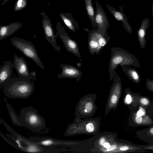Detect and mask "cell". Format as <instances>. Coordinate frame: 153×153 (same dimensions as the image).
Here are the masks:
<instances>
[{
  "mask_svg": "<svg viewBox=\"0 0 153 153\" xmlns=\"http://www.w3.org/2000/svg\"><path fill=\"white\" fill-rule=\"evenodd\" d=\"M109 36L103 35L98 31L97 27L89 30L87 38L88 49L93 55L99 54L110 40Z\"/></svg>",
  "mask_w": 153,
  "mask_h": 153,
  "instance_id": "9",
  "label": "cell"
},
{
  "mask_svg": "<svg viewBox=\"0 0 153 153\" xmlns=\"http://www.w3.org/2000/svg\"><path fill=\"white\" fill-rule=\"evenodd\" d=\"M149 25V19L146 18L142 21L141 25L137 31V38L140 47L142 49L145 47L146 45V32Z\"/></svg>",
  "mask_w": 153,
  "mask_h": 153,
  "instance_id": "20",
  "label": "cell"
},
{
  "mask_svg": "<svg viewBox=\"0 0 153 153\" xmlns=\"http://www.w3.org/2000/svg\"><path fill=\"white\" fill-rule=\"evenodd\" d=\"M97 95L89 94L82 97L75 107L74 121H79L81 118L91 117L95 113L97 105L95 101Z\"/></svg>",
  "mask_w": 153,
  "mask_h": 153,
  "instance_id": "6",
  "label": "cell"
},
{
  "mask_svg": "<svg viewBox=\"0 0 153 153\" xmlns=\"http://www.w3.org/2000/svg\"><path fill=\"white\" fill-rule=\"evenodd\" d=\"M22 26V23L13 22L7 25H0V41L12 35Z\"/></svg>",
  "mask_w": 153,
  "mask_h": 153,
  "instance_id": "18",
  "label": "cell"
},
{
  "mask_svg": "<svg viewBox=\"0 0 153 153\" xmlns=\"http://www.w3.org/2000/svg\"><path fill=\"white\" fill-rule=\"evenodd\" d=\"M59 15L64 24L71 30L75 32L79 30L78 24L71 13H60Z\"/></svg>",
  "mask_w": 153,
  "mask_h": 153,
  "instance_id": "21",
  "label": "cell"
},
{
  "mask_svg": "<svg viewBox=\"0 0 153 153\" xmlns=\"http://www.w3.org/2000/svg\"><path fill=\"white\" fill-rule=\"evenodd\" d=\"M140 103L143 105H147L149 103L148 99L145 98H142L140 99Z\"/></svg>",
  "mask_w": 153,
  "mask_h": 153,
  "instance_id": "28",
  "label": "cell"
},
{
  "mask_svg": "<svg viewBox=\"0 0 153 153\" xmlns=\"http://www.w3.org/2000/svg\"><path fill=\"white\" fill-rule=\"evenodd\" d=\"M95 141L92 150L97 152L111 153L119 152L121 144L115 140L116 134L112 133L101 134Z\"/></svg>",
  "mask_w": 153,
  "mask_h": 153,
  "instance_id": "7",
  "label": "cell"
},
{
  "mask_svg": "<svg viewBox=\"0 0 153 153\" xmlns=\"http://www.w3.org/2000/svg\"><path fill=\"white\" fill-rule=\"evenodd\" d=\"M12 45L21 51L25 56L32 60L42 70L44 65L41 62L36 50L30 41L17 37H13L10 39Z\"/></svg>",
  "mask_w": 153,
  "mask_h": 153,
  "instance_id": "8",
  "label": "cell"
},
{
  "mask_svg": "<svg viewBox=\"0 0 153 153\" xmlns=\"http://www.w3.org/2000/svg\"><path fill=\"white\" fill-rule=\"evenodd\" d=\"M85 8L87 14L91 22L93 28L97 27L95 21V12L92 0H84Z\"/></svg>",
  "mask_w": 153,
  "mask_h": 153,
  "instance_id": "23",
  "label": "cell"
},
{
  "mask_svg": "<svg viewBox=\"0 0 153 153\" xmlns=\"http://www.w3.org/2000/svg\"><path fill=\"white\" fill-rule=\"evenodd\" d=\"M29 140L39 145L45 146L68 147L74 143L70 141L57 140L49 137L27 138Z\"/></svg>",
  "mask_w": 153,
  "mask_h": 153,
  "instance_id": "15",
  "label": "cell"
},
{
  "mask_svg": "<svg viewBox=\"0 0 153 153\" xmlns=\"http://www.w3.org/2000/svg\"><path fill=\"white\" fill-rule=\"evenodd\" d=\"M13 64L10 61H4L0 68V86L5 85L10 79L13 73Z\"/></svg>",
  "mask_w": 153,
  "mask_h": 153,
  "instance_id": "17",
  "label": "cell"
},
{
  "mask_svg": "<svg viewBox=\"0 0 153 153\" xmlns=\"http://www.w3.org/2000/svg\"><path fill=\"white\" fill-rule=\"evenodd\" d=\"M62 70L57 77L61 78H73L76 79L78 82L81 79L82 75V71L77 68L68 64H62L60 65Z\"/></svg>",
  "mask_w": 153,
  "mask_h": 153,
  "instance_id": "16",
  "label": "cell"
},
{
  "mask_svg": "<svg viewBox=\"0 0 153 153\" xmlns=\"http://www.w3.org/2000/svg\"><path fill=\"white\" fill-rule=\"evenodd\" d=\"M64 27L61 23L57 22L56 25V35L60 39L68 51L80 59L81 56L77 43L69 36Z\"/></svg>",
  "mask_w": 153,
  "mask_h": 153,
  "instance_id": "11",
  "label": "cell"
},
{
  "mask_svg": "<svg viewBox=\"0 0 153 153\" xmlns=\"http://www.w3.org/2000/svg\"><path fill=\"white\" fill-rule=\"evenodd\" d=\"M152 14L153 16V4L152 7Z\"/></svg>",
  "mask_w": 153,
  "mask_h": 153,
  "instance_id": "32",
  "label": "cell"
},
{
  "mask_svg": "<svg viewBox=\"0 0 153 153\" xmlns=\"http://www.w3.org/2000/svg\"><path fill=\"white\" fill-rule=\"evenodd\" d=\"M106 7L109 12L117 20L122 22L124 29L128 32L131 34L132 28L128 21L127 18L125 14L121 11L117 10L108 4L107 5Z\"/></svg>",
  "mask_w": 153,
  "mask_h": 153,
  "instance_id": "19",
  "label": "cell"
},
{
  "mask_svg": "<svg viewBox=\"0 0 153 153\" xmlns=\"http://www.w3.org/2000/svg\"><path fill=\"white\" fill-rule=\"evenodd\" d=\"M110 50L111 55L108 68L110 81L115 78L117 74L115 69L119 65L140 68V65L137 58L125 49L115 47L111 48Z\"/></svg>",
  "mask_w": 153,
  "mask_h": 153,
  "instance_id": "1",
  "label": "cell"
},
{
  "mask_svg": "<svg viewBox=\"0 0 153 153\" xmlns=\"http://www.w3.org/2000/svg\"><path fill=\"white\" fill-rule=\"evenodd\" d=\"M13 68L16 70L20 78L30 80L35 79L36 72L34 71L30 72L28 65L22 56L18 57L16 54L13 56Z\"/></svg>",
  "mask_w": 153,
  "mask_h": 153,
  "instance_id": "12",
  "label": "cell"
},
{
  "mask_svg": "<svg viewBox=\"0 0 153 153\" xmlns=\"http://www.w3.org/2000/svg\"><path fill=\"white\" fill-rule=\"evenodd\" d=\"M146 86L149 90L153 92V79H148L146 81Z\"/></svg>",
  "mask_w": 153,
  "mask_h": 153,
  "instance_id": "26",
  "label": "cell"
},
{
  "mask_svg": "<svg viewBox=\"0 0 153 153\" xmlns=\"http://www.w3.org/2000/svg\"><path fill=\"white\" fill-rule=\"evenodd\" d=\"M20 117L24 126L33 131L39 132L45 126L43 118L36 109L31 106L23 108L21 111Z\"/></svg>",
  "mask_w": 153,
  "mask_h": 153,
  "instance_id": "5",
  "label": "cell"
},
{
  "mask_svg": "<svg viewBox=\"0 0 153 153\" xmlns=\"http://www.w3.org/2000/svg\"><path fill=\"white\" fill-rule=\"evenodd\" d=\"M96 10L95 21L98 28V31L103 35L109 36L107 31L109 27V24L107 16L104 10L100 4L97 0L95 1Z\"/></svg>",
  "mask_w": 153,
  "mask_h": 153,
  "instance_id": "14",
  "label": "cell"
},
{
  "mask_svg": "<svg viewBox=\"0 0 153 153\" xmlns=\"http://www.w3.org/2000/svg\"><path fill=\"white\" fill-rule=\"evenodd\" d=\"M100 126V119L90 118L74 121L69 125L64 134L66 136L79 134H89L97 135Z\"/></svg>",
  "mask_w": 153,
  "mask_h": 153,
  "instance_id": "4",
  "label": "cell"
},
{
  "mask_svg": "<svg viewBox=\"0 0 153 153\" xmlns=\"http://www.w3.org/2000/svg\"><path fill=\"white\" fill-rule=\"evenodd\" d=\"M34 89L33 82L19 77L10 79L4 85V92L9 98L25 99L33 94Z\"/></svg>",
  "mask_w": 153,
  "mask_h": 153,
  "instance_id": "2",
  "label": "cell"
},
{
  "mask_svg": "<svg viewBox=\"0 0 153 153\" xmlns=\"http://www.w3.org/2000/svg\"><path fill=\"white\" fill-rule=\"evenodd\" d=\"M145 114V112L144 110L142 108H141L137 112L136 115L142 116L144 115Z\"/></svg>",
  "mask_w": 153,
  "mask_h": 153,
  "instance_id": "29",
  "label": "cell"
},
{
  "mask_svg": "<svg viewBox=\"0 0 153 153\" xmlns=\"http://www.w3.org/2000/svg\"><path fill=\"white\" fill-rule=\"evenodd\" d=\"M9 0H0V1H2V2L1 4V5H4Z\"/></svg>",
  "mask_w": 153,
  "mask_h": 153,
  "instance_id": "30",
  "label": "cell"
},
{
  "mask_svg": "<svg viewBox=\"0 0 153 153\" xmlns=\"http://www.w3.org/2000/svg\"><path fill=\"white\" fill-rule=\"evenodd\" d=\"M5 128L13 135H6L14 142L13 146L22 151L32 153H55L56 148L54 146H42L28 140L12 128L3 120Z\"/></svg>",
  "mask_w": 153,
  "mask_h": 153,
  "instance_id": "3",
  "label": "cell"
},
{
  "mask_svg": "<svg viewBox=\"0 0 153 153\" xmlns=\"http://www.w3.org/2000/svg\"><path fill=\"white\" fill-rule=\"evenodd\" d=\"M142 120L143 118L141 116L136 115L135 118V121L136 123L140 124L142 123Z\"/></svg>",
  "mask_w": 153,
  "mask_h": 153,
  "instance_id": "27",
  "label": "cell"
},
{
  "mask_svg": "<svg viewBox=\"0 0 153 153\" xmlns=\"http://www.w3.org/2000/svg\"><path fill=\"white\" fill-rule=\"evenodd\" d=\"M41 14L42 16V25L45 38L56 51L60 52V48L57 45L56 41L58 36L55 34L51 22L48 16L44 12Z\"/></svg>",
  "mask_w": 153,
  "mask_h": 153,
  "instance_id": "13",
  "label": "cell"
},
{
  "mask_svg": "<svg viewBox=\"0 0 153 153\" xmlns=\"http://www.w3.org/2000/svg\"><path fill=\"white\" fill-rule=\"evenodd\" d=\"M150 132L153 135V127L150 129Z\"/></svg>",
  "mask_w": 153,
  "mask_h": 153,
  "instance_id": "31",
  "label": "cell"
},
{
  "mask_svg": "<svg viewBox=\"0 0 153 153\" xmlns=\"http://www.w3.org/2000/svg\"><path fill=\"white\" fill-rule=\"evenodd\" d=\"M6 106L11 121L13 124L20 127L24 126L20 117L17 115L10 105L7 103Z\"/></svg>",
  "mask_w": 153,
  "mask_h": 153,
  "instance_id": "24",
  "label": "cell"
},
{
  "mask_svg": "<svg viewBox=\"0 0 153 153\" xmlns=\"http://www.w3.org/2000/svg\"><path fill=\"white\" fill-rule=\"evenodd\" d=\"M121 67L122 71L130 80L135 83H138L140 82V76L137 70L127 66H122Z\"/></svg>",
  "mask_w": 153,
  "mask_h": 153,
  "instance_id": "22",
  "label": "cell"
},
{
  "mask_svg": "<svg viewBox=\"0 0 153 153\" xmlns=\"http://www.w3.org/2000/svg\"><path fill=\"white\" fill-rule=\"evenodd\" d=\"M122 85L120 76L116 74L111 85L106 102L105 115H107L112 109L117 108L121 96Z\"/></svg>",
  "mask_w": 153,
  "mask_h": 153,
  "instance_id": "10",
  "label": "cell"
},
{
  "mask_svg": "<svg viewBox=\"0 0 153 153\" xmlns=\"http://www.w3.org/2000/svg\"><path fill=\"white\" fill-rule=\"evenodd\" d=\"M27 0H17L14 7L15 11H20L25 8L27 6Z\"/></svg>",
  "mask_w": 153,
  "mask_h": 153,
  "instance_id": "25",
  "label": "cell"
}]
</instances>
